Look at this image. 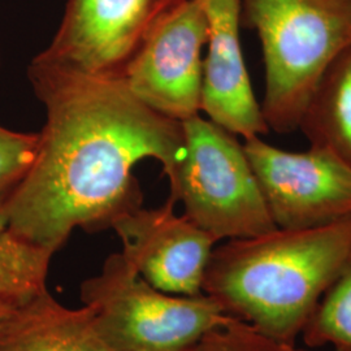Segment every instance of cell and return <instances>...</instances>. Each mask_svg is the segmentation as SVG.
Returning <instances> with one entry per match:
<instances>
[{
	"label": "cell",
	"instance_id": "18",
	"mask_svg": "<svg viewBox=\"0 0 351 351\" xmlns=\"http://www.w3.org/2000/svg\"><path fill=\"white\" fill-rule=\"evenodd\" d=\"M7 223H8L7 213H5V208L3 207V208H0V232L7 228Z\"/></svg>",
	"mask_w": 351,
	"mask_h": 351
},
{
	"label": "cell",
	"instance_id": "10",
	"mask_svg": "<svg viewBox=\"0 0 351 351\" xmlns=\"http://www.w3.org/2000/svg\"><path fill=\"white\" fill-rule=\"evenodd\" d=\"M208 23L202 110L215 124L245 139L269 133L239 40L241 0H199Z\"/></svg>",
	"mask_w": 351,
	"mask_h": 351
},
{
	"label": "cell",
	"instance_id": "8",
	"mask_svg": "<svg viewBox=\"0 0 351 351\" xmlns=\"http://www.w3.org/2000/svg\"><path fill=\"white\" fill-rule=\"evenodd\" d=\"M208 23L199 0H186L158 26L133 62L124 82L143 104L165 117L185 121L202 110V47Z\"/></svg>",
	"mask_w": 351,
	"mask_h": 351
},
{
	"label": "cell",
	"instance_id": "3",
	"mask_svg": "<svg viewBox=\"0 0 351 351\" xmlns=\"http://www.w3.org/2000/svg\"><path fill=\"white\" fill-rule=\"evenodd\" d=\"M241 26L262 43L267 125L297 130L320 77L351 46V0H241Z\"/></svg>",
	"mask_w": 351,
	"mask_h": 351
},
{
	"label": "cell",
	"instance_id": "5",
	"mask_svg": "<svg viewBox=\"0 0 351 351\" xmlns=\"http://www.w3.org/2000/svg\"><path fill=\"white\" fill-rule=\"evenodd\" d=\"M182 125L185 155L168 176L169 199L182 202L184 215L217 242L275 230L243 145L234 134L199 114Z\"/></svg>",
	"mask_w": 351,
	"mask_h": 351
},
{
	"label": "cell",
	"instance_id": "4",
	"mask_svg": "<svg viewBox=\"0 0 351 351\" xmlns=\"http://www.w3.org/2000/svg\"><path fill=\"white\" fill-rule=\"evenodd\" d=\"M84 307L113 351H185L232 316L213 298L154 288L121 252L81 284Z\"/></svg>",
	"mask_w": 351,
	"mask_h": 351
},
{
	"label": "cell",
	"instance_id": "6",
	"mask_svg": "<svg viewBox=\"0 0 351 351\" xmlns=\"http://www.w3.org/2000/svg\"><path fill=\"white\" fill-rule=\"evenodd\" d=\"M186 0H68L62 24L36 59L106 80H123L147 38Z\"/></svg>",
	"mask_w": 351,
	"mask_h": 351
},
{
	"label": "cell",
	"instance_id": "11",
	"mask_svg": "<svg viewBox=\"0 0 351 351\" xmlns=\"http://www.w3.org/2000/svg\"><path fill=\"white\" fill-rule=\"evenodd\" d=\"M0 351H113L88 310L71 308L49 288L16 304L0 324Z\"/></svg>",
	"mask_w": 351,
	"mask_h": 351
},
{
	"label": "cell",
	"instance_id": "9",
	"mask_svg": "<svg viewBox=\"0 0 351 351\" xmlns=\"http://www.w3.org/2000/svg\"><path fill=\"white\" fill-rule=\"evenodd\" d=\"M175 204L168 198L159 208L141 207L111 228L123 243L126 261L154 288L175 295H201L217 241L185 215H176Z\"/></svg>",
	"mask_w": 351,
	"mask_h": 351
},
{
	"label": "cell",
	"instance_id": "7",
	"mask_svg": "<svg viewBox=\"0 0 351 351\" xmlns=\"http://www.w3.org/2000/svg\"><path fill=\"white\" fill-rule=\"evenodd\" d=\"M243 149L277 228H315L351 216V167L336 155L281 150L259 136L245 139Z\"/></svg>",
	"mask_w": 351,
	"mask_h": 351
},
{
	"label": "cell",
	"instance_id": "14",
	"mask_svg": "<svg viewBox=\"0 0 351 351\" xmlns=\"http://www.w3.org/2000/svg\"><path fill=\"white\" fill-rule=\"evenodd\" d=\"M302 336L310 348L351 351V261L317 303Z\"/></svg>",
	"mask_w": 351,
	"mask_h": 351
},
{
	"label": "cell",
	"instance_id": "1",
	"mask_svg": "<svg viewBox=\"0 0 351 351\" xmlns=\"http://www.w3.org/2000/svg\"><path fill=\"white\" fill-rule=\"evenodd\" d=\"M46 108L37 155L4 206L7 229L55 254L75 228L99 232L142 207L133 167L152 158L171 175L185 155L181 121L138 101L124 80L33 59L26 71Z\"/></svg>",
	"mask_w": 351,
	"mask_h": 351
},
{
	"label": "cell",
	"instance_id": "2",
	"mask_svg": "<svg viewBox=\"0 0 351 351\" xmlns=\"http://www.w3.org/2000/svg\"><path fill=\"white\" fill-rule=\"evenodd\" d=\"M351 261V216L280 229L215 247L202 291L224 313L290 345Z\"/></svg>",
	"mask_w": 351,
	"mask_h": 351
},
{
	"label": "cell",
	"instance_id": "12",
	"mask_svg": "<svg viewBox=\"0 0 351 351\" xmlns=\"http://www.w3.org/2000/svg\"><path fill=\"white\" fill-rule=\"evenodd\" d=\"M298 129L310 147L328 151L351 167V46L320 77Z\"/></svg>",
	"mask_w": 351,
	"mask_h": 351
},
{
	"label": "cell",
	"instance_id": "17",
	"mask_svg": "<svg viewBox=\"0 0 351 351\" xmlns=\"http://www.w3.org/2000/svg\"><path fill=\"white\" fill-rule=\"evenodd\" d=\"M13 304H10V303H7V302H1L0 301V324L3 323V320L7 317V315L11 313V310H12Z\"/></svg>",
	"mask_w": 351,
	"mask_h": 351
},
{
	"label": "cell",
	"instance_id": "13",
	"mask_svg": "<svg viewBox=\"0 0 351 351\" xmlns=\"http://www.w3.org/2000/svg\"><path fill=\"white\" fill-rule=\"evenodd\" d=\"M52 252L0 232V301L19 304L47 289Z\"/></svg>",
	"mask_w": 351,
	"mask_h": 351
},
{
	"label": "cell",
	"instance_id": "15",
	"mask_svg": "<svg viewBox=\"0 0 351 351\" xmlns=\"http://www.w3.org/2000/svg\"><path fill=\"white\" fill-rule=\"evenodd\" d=\"M39 133L14 132L0 125V208L30 171L37 155Z\"/></svg>",
	"mask_w": 351,
	"mask_h": 351
},
{
	"label": "cell",
	"instance_id": "16",
	"mask_svg": "<svg viewBox=\"0 0 351 351\" xmlns=\"http://www.w3.org/2000/svg\"><path fill=\"white\" fill-rule=\"evenodd\" d=\"M185 351H310L269 339L252 326L230 317Z\"/></svg>",
	"mask_w": 351,
	"mask_h": 351
}]
</instances>
